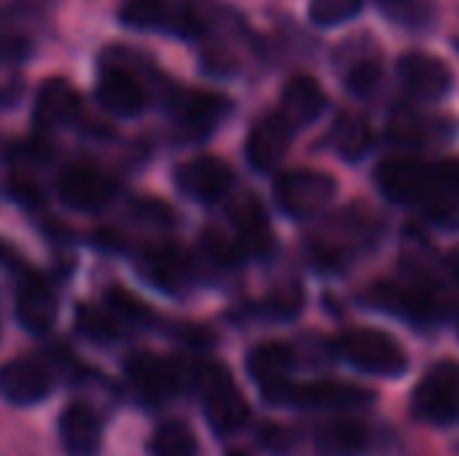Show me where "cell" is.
Returning <instances> with one entry per match:
<instances>
[{
	"label": "cell",
	"instance_id": "cell-9",
	"mask_svg": "<svg viewBox=\"0 0 459 456\" xmlns=\"http://www.w3.org/2000/svg\"><path fill=\"white\" fill-rule=\"evenodd\" d=\"M368 304L387 312V314H395L401 320H409V323H417V325H425V323H433L438 317V301L428 293V290H420V288H409V285H398V282H379L368 290Z\"/></svg>",
	"mask_w": 459,
	"mask_h": 456
},
{
	"label": "cell",
	"instance_id": "cell-15",
	"mask_svg": "<svg viewBox=\"0 0 459 456\" xmlns=\"http://www.w3.org/2000/svg\"><path fill=\"white\" fill-rule=\"evenodd\" d=\"M97 99L102 102L105 110L124 116V118L140 116L148 105V94H145L143 83L132 73L118 70V67L102 73V78L97 83Z\"/></svg>",
	"mask_w": 459,
	"mask_h": 456
},
{
	"label": "cell",
	"instance_id": "cell-29",
	"mask_svg": "<svg viewBox=\"0 0 459 456\" xmlns=\"http://www.w3.org/2000/svg\"><path fill=\"white\" fill-rule=\"evenodd\" d=\"M379 81H382V67L371 56H363L358 62H352L347 67V75H344L347 91L355 94V97H371L377 91Z\"/></svg>",
	"mask_w": 459,
	"mask_h": 456
},
{
	"label": "cell",
	"instance_id": "cell-25",
	"mask_svg": "<svg viewBox=\"0 0 459 456\" xmlns=\"http://www.w3.org/2000/svg\"><path fill=\"white\" fill-rule=\"evenodd\" d=\"M331 140L336 145V151L344 156V159H363L371 145H374V129L371 124L363 118V116H352V113H344L336 118L333 124V132H331Z\"/></svg>",
	"mask_w": 459,
	"mask_h": 456
},
{
	"label": "cell",
	"instance_id": "cell-12",
	"mask_svg": "<svg viewBox=\"0 0 459 456\" xmlns=\"http://www.w3.org/2000/svg\"><path fill=\"white\" fill-rule=\"evenodd\" d=\"M51 392V374L43 363L16 357L0 366V395L13 406H35Z\"/></svg>",
	"mask_w": 459,
	"mask_h": 456
},
{
	"label": "cell",
	"instance_id": "cell-18",
	"mask_svg": "<svg viewBox=\"0 0 459 456\" xmlns=\"http://www.w3.org/2000/svg\"><path fill=\"white\" fill-rule=\"evenodd\" d=\"M78 113H81V97L67 81L48 78L40 83L38 99H35V121L43 129L73 124L78 118Z\"/></svg>",
	"mask_w": 459,
	"mask_h": 456
},
{
	"label": "cell",
	"instance_id": "cell-33",
	"mask_svg": "<svg viewBox=\"0 0 459 456\" xmlns=\"http://www.w3.org/2000/svg\"><path fill=\"white\" fill-rule=\"evenodd\" d=\"M446 266H449V271H452L455 282H459V247L449 253V258H446Z\"/></svg>",
	"mask_w": 459,
	"mask_h": 456
},
{
	"label": "cell",
	"instance_id": "cell-26",
	"mask_svg": "<svg viewBox=\"0 0 459 456\" xmlns=\"http://www.w3.org/2000/svg\"><path fill=\"white\" fill-rule=\"evenodd\" d=\"M148 452L151 456H196L199 443H196L194 430L186 422L169 419L153 430V435L148 441Z\"/></svg>",
	"mask_w": 459,
	"mask_h": 456
},
{
	"label": "cell",
	"instance_id": "cell-7",
	"mask_svg": "<svg viewBox=\"0 0 459 456\" xmlns=\"http://www.w3.org/2000/svg\"><path fill=\"white\" fill-rule=\"evenodd\" d=\"M59 199L73 210H100L113 202L118 183L89 164H70L56 177Z\"/></svg>",
	"mask_w": 459,
	"mask_h": 456
},
{
	"label": "cell",
	"instance_id": "cell-13",
	"mask_svg": "<svg viewBox=\"0 0 459 456\" xmlns=\"http://www.w3.org/2000/svg\"><path fill=\"white\" fill-rule=\"evenodd\" d=\"M290 140H293V124L282 113L264 116L247 134L245 153H247L250 167L258 172L274 169L282 161V156L288 153Z\"/></svg>",
	"mask_w": 459,
	"mask_h": 456
},
{
	"label": "cell",
	"instance_id": "cell-4",
	"mask_svg": "<svg viewBox=\"0 0 459 456\" xmlns=\"http://www.w3.org/2000/svg\"><path fill=\"white\" fill-rule=\"evenodd\" d=\"M414 414L436 427H449L459 419V363H436L414 390Z\"/></svg>",
	"mask_w": 459,
	"mask_h": 456
},
{
	"label": "cell",
	"instance_id": "cell-10",
	"mask_svg": "<svg viewBox=\"0 0 459 456\" xmlns=\"http://www.w3.org/2000/svg\"><path fill=\"white\" fill-rule=\"evenodd\" d=\"M126 376L137 395L148 403H161L183 384V374L175 363L148 352H137L126 360Z\"/></svg>",
	"mask_w": 459,
	"mask_h": 456
},
{
	"label": "cell",
	"instance_id": "cell-17",
	"mask_svg": "<svg viewBox=\"0 0 459 456\" xmlns=\"http://www.w3.org/2000/svg\"><path fill=\"white\" fill-rule=\"evenodd\" d=\"M328 108V97L320 86V81L309 75H296L285 83L282 99H280V113L296 126H307L317 121Z\"/></svg>",
	"mask_w": 459,
	"mask_h": 456
},
{
	"label": "cell",
	"instance_id": "cell-36",
	"mask_svg": "<svg viewBox=\"0 0 459 456\" xmlns=\"http://www.w3.org/2000/svg\"><path fill=\"white\" fill-rule=\"evenodd\" d=\"M457 51H459V40H457Z\"/></svg>",
	"mask_w": 459,
	"mask_h": 456
},
{
	"label": "cell",
	"instance_id": "cell-19",
	"mask_svg": "<svg viewBox=\"0 0 459 456\" xmlns=\"http://www.w3.org/2000/svg\"><path fill=\"white\" fill-rule=\"evenodd\" d=\"M231 102L223 94L191 91L178 102V121L188 137H207L229 113Z\"/></svg>",
	"mask_w": 459,
	"mask_h": 456
},
{
	"label": "cell",
	"instance_id": "cell-22",
	"mask_svg": "<svg viewBox=\"0 0 459 456\" xmlns=\"http://www.w3.org/2000/svg\"><path fill=\"white\" fill-rule=\"evenodd\" d=\"M315 441L325 456H358L368 449V427L358 419L339 417L320 425Z\"/></svg>",
	"mask_w": 459,
	"mask_h": 456
},
{
	"label": "cell",
	"instance_id": "cell-20",
	"mask_svg": "<svg viewBox=\"0 0 459 456\" xmlns=\"http://www.w3.org/2000/svg\"><path fill=\"white\" fill-rule=\"evenodd\" d=\"M59 301L48 282L32 280L19 290L16 298V320L30 333H48L56 323Z\"/></svg>",
	"mask_w": 459,
	"mask_h": 456
},
{
	"label": "cell",
	"instance_id": "cell-23",
	"mask_svg": "<svg viewBox=\"0 0 459 456\" xmlns=\"http://www.w3.org/2000/svg\"><path fill=\"white\" fill-rule=\"evenodd\" d=\"M121 22L134 30H153L161 24H183V32H194V16H175L167 0H126L121 8Z\"/></svg>",
	"mask_w": 459,
	"mask_h": 456
},
{
	"label": "cell",
	"instance_id": "cell-11",
	"mask_svg": "<svg viewBox=\"0 0 459 456\" xmlns=\"http://www.w3.org/2000/svg\"><path fill=\"white\" fill-rule=\"evenodd\" d=\"M398 73H401V81L406 83V89L414 97L428 99V102L444 99L452 91V83H455L449 65L441 62L438 56H430V54H422V51L403 54L401 62H398Z\"/></svg>",
	"mask_w": 459,
	"mask_h": 456
},
{
	"label": "cell",
	"instance_id": "cell-28",
	"mask_svg": "<svg viewBox=\"0 0 459 456\" xmlns=\"http://www.w3.org/2000/svg\"><path fill=\"white\" fill-rule=\"evenodd\" d=\"M363 0H309V19L317 27H336L355 19Z\"/></svg>",
	"mask_w": 459,
	"mask_h": 456
},
{
	"label": "cell",
	"instance_id": "cell-24",
	"mask_svg": "<svg viewBox=\"0 0 459 456\" xmlns=\"http://www.w3.org/2000/svg\"><path fill=\"white\" fill-rule=\"evenodd\" d=\"M145 271L159 288L178 290L188 277V255L178 245H156L145 253Z\"/></svg>",
	"mask_w": 459,
	"mask_h": 456
},
{
	"label": "cell",
	"instance_id": "cell-31",
	"mask_svg": "<svg viewBox=\"0 0 459 456\" xmlns=\"http://www.w3.org/2000/svg\"><path fill=\"white\" fill-rule=\"evenodd\" d=\"M108 304H110V309H116L118 314H124V317H129V320H151V312H148L132 293H126V290H121V288H110Z\"/></svg>",
	"mask_w": 459,
	"mask_h": 456
},
{
	"label": "cell",
	"instance_id": "cell-30",
	"mask_svg": "<svg viewBox=\"0 0 459 456\" xmlns=\"http://www.w3.org/2000/svg\"><path fill=\"white\" fill-rule=\"evenodd\" d=\"M379 5L387 16H393L395 22H403V24L425 22V11H428L422 0H379Z\"/></svg>",
	"mask_w": 459,
	"mask_h": 456
},
{
	"label": "cell",
	"instance_id": "cell-14",
	"mask_svg": "<svg viewBox=\"0 0 459 456\" xmlns=\"http://www.w3.org/2000/svg\"><path fill=\"white\" fill-rule=\"evenodd\" d=\"M62 446L70 456H94L102 446V422L86 403H70L59 417Z\"/></svg>",
	"mask_w": 459,
	"mask_h": 456
},
{
	"label": "cell",
	"instance_id": "cell-1",
	"mask_svg": "<svg viewBox=\"0 0 459 456\" xmlns=\"http://www.w3.org/2000/svg\"><path fill=\"white\" fill-rule=\"evenodd\" d=\"M377 185L390 202L422 207L433 220L459 218V161L387 159L377 167Z\"/></svg>",
	"mask_w": 459,
	"mask_h": 456
},
{
	"label": "cell",
	"instance_id": "cell-21",
	"mask_svg": "<svg viewBox=\"0 0 459 456\" xmlns=\"http://www.w3.org/2000/svg\"><path fill=\"white\" fill-rule=\"evenodd\" d=\"M231 215H234V223L239 231L242 250L250 255H266L272 250L274 239H272V226H269V218H266V210L261 207V202L253 196H245L242 202L234 204Z\"/></svg>",
	"mask_w": 459,
	"mask_h": 456
},
{
	"label": "cell",
	"instance_id": "cell-34",
	"mask_svg": "<svg viewBox=\"0 0 459 456\" xmlns=\"http://www.w3.org/2000/svg\"><path fill=\"white\" fill-rule=\"evenodd\" d=\"M8 258H13V253H11V247L0 239V261H8Z\"/></svg>",
	"mask_w": 459,
	"mask_h": 456
},
{
	"label": "cell",
	"instance_id": "cell-5",
	"mask_svg": "<svg viewBox=\"0 0 459 456\" xmlns=\"http://www.w3.org/2000/svg\"><path fill=\"white\" fill-rule=\"evenodd\" d=\"M336 196V180L317 169H290L274 183V199L290 218H312Z\"/></svg>",
	"mask_w": 459,
	"mask_h": 456
},
{
	"label": "cell",
	"instance_id": "cell-16",
	"mask_svg": "<svg viewBox=\"0 0 459 456\" xmlns=\"http://www.w3.org/2000/svg\"><path fill=\"white\" fill-rule=\"evenodd\" d=\"M293 363H296L293 349L288 344H280V341L258 344L247 355V371H250L253 382L261 387L264 398H269L274 390H280L285 382H290Z\"/></svg>",
	"mask_w": 459,
	"mask_h": 456
},
{
	"label": "cell",
	"instance_id": "cell-2",
	"mask_svg": "<svg viewBox=\"0 0 459 456\" xmlns=\"http://www.w3.org/2000/svg\"><path fill=\"white\" fill-rule=\"evenodd\" d=\"M191 382L199 390L207 422L218 435H231L245 427V422L250 419V406L223 366L204 363L194 371Z\"/></svg>",
	"mask_w": 459,
	"mask_h": 456
},
{
	"label": "cell",
	"instance_id": "cell-6",
	"mask_svg": "<svg viewBox=\"0 0 459 456\" xmlns=\"http://www.w3.org/2000/svg\"><path fill=\"white\" fill-rule=\"evenodd\" d=\"M374 400V392L344 384V382H309L296 384L293 379L274 390L266 403L274 406H293V409H363Z\"/></svg>",
	"mask_w": 459,
	"mask_h": 456
},
{
	"label": "cell",
	"instance_id": "cell-8",
	"mask_svg": "<svg viewBox=\"0 0 459 456\" xmlns=\"http://www.w3.org/2000/svg\"><path fill=\"white\" fill-rule=\"evenodd\" d=\"M178 188L196 202H218L234 188V169L218 156H196L175 169Z\"/></svg>",
	"mask_w": 459,
	"mask_h": 456
},
{
	"label": "cell",
	"instance_id": "cell-27",
	"mask_svg": "<svg viewBox=\"0 0 459 456\" xmlns=\"http://www.w3.org/2000/svg\"><path fill=\"white\" fill-rule=\"evenodd\" d=\"M75 325L78 331L91 339V341H100V344H108V341H116L118 339V325L113 323V317L91 304H81L78 312H75Z\"/></svg>",
	"mask_w": 459,
	"mask_h": 456
},
{
	"label": "cell",
	"instance_id": "cell-35",
	"mask_svg": "<svg viewBox=\"0 0 459 456\" xmlns=\"http://www.w3.org/2000/svg\"><path fill=\"white\" fill-rule=\"evenodd\" d=\"M226 456H250V454H245V452H229Z\"/></svg>",
	"mask_w": 459,
	"mask_h": 456
},
{
	"label": "cell",
	"instance_id": "cell-3",
	"mask_svg": "<svg viewBox=\"0 0 459 456\" xmlns=\"http://www.w3.org/2000/svg\"><path fill=\"white\" fill-rule=\"evenodd\" d=\"M336 352L363 374L374 376H401L409 366L403 347L374 328H355L336 339Z\"/></svg>",
	"mask_w": 459,
	"mask_h": 456
},
{
	"label": "cell",
	"instance_id": "cell-32",
	"mask_svg": "<svg viewBox=\"0 0 459 456\" xmlns=\"http://www.w3.org/2000/svg\"><path fill=\"white\" fill-rule=\"evenodd\" d=\"M24 40L19 38H11V40H0V62L3 59H19L24 54Z\"/></svg>",
	"mask_w": 459,
	"mask_h": 456
}]
</instances>
